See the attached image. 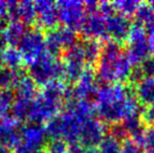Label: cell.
<instances>
[{"mask_svg":"<svg viewBox=\"0 0 154 153\" xmlns=\"http://www.w3.org/2000/svg\"><path fill=\"white\" fill-rule=\"evenodd\" d=\"M111 4L114 12L130 19L131 17L135 16L140 5V2L134 1V0H118V1L111 2Z\"/></svg>","mask_w":154,"mask_h":153,"instance_id":"13","label":"cell"},{"mask_svg":"<svg viewBox=\"0 0 154 153\" xmlns=\"http://www.w3.org/2000/svg\"><path fill=\"white\" fill-rule=\"evenodd\" d=\"M140 150L142 149L130 139H126L121 143L120 153H142Z\"/></svg>","mask_w":154,"mask_h":153,"instance_id":"16","label":"cell"},{"mask_svg":"<svg viewBox=\"0 0 154 153\" xmlns=\"http://www.w3.org/2000/svg\"><path fill=\"white\" fill-rule=\"evenodd\" d=\"M136 23L140 24L143 27L150 31L154 27V1L140 2V5L136 12L135 16Z\"/></svg>","mask_w":154,"mask_h":153,"instance_id":"10","label":"cell"},{"mask_svg":"<svg viewBox=\"0 0 154 153\" xmlns=\"http://www.w3.org/2000/svg\"><path fill=\"white\" fill-rule=\"evenodd\" d=\"M106 126L97 116L87 121L82 132L80 144L87 148L97 147L102 139L106 136Z\"/></svg>","mask_w":154,"mask_h":153,"instance_id":"5","label":"cell"},{"mask_svg":"<svg viewBox=\"0 0 154 153\" xmlns=\"http://www.w3.org/2000/svg\"><path fill=\"white\" fill-rule=\"evenodd\" d=\"M133 65L120 43L108 41L102 46L95 64V76L103 84H124L130 81Z\"/></svg>","mask_w":154,"mask_h":153,"instance_id":"2","label":"cell"},{"mask_svg":"<svg viewBox=\"0 0 154 153\" xmlns=\"http://www.w3.org/2000/svg\"><path fill=\"white\" fill-rule=\"evenodd\" d=\"M142 118L145 123H148L149 126H153L154 124V103L146 107V109L142 111Z\"/></svg>","mask_w":154,"mask_h":153,"instance_id":"17","label":"cell"},{"mask_svg":"<svg viewBox=\"0 0 154 153\" xmlns=\"http://www.w3.org/2000/svg\"><path fill=\"white\" fill-rule=\"evenodd\" d=\"M107 23L110 41L120 43V44L126 42L132 25L130 23L129 18H126L122 15L113 12L108 15Z\"/></svg>","mask_w":154,"mask_h":153,"instance_id":"6","label":"cell"},{"mask_svg":"<svg viewBox=\"0 0 154 153\" xmlns=\"http://www.w3.org/2000/svg\"><path fill=\"white\" fill-rule=\"evenodd\" d=\"M138 69L142 72L143 77H154V57L150 56L147 60H145L140 66Z\"/></svg>","mask_w":154,"mask_h":153,"instance_id":"15","label":"cell"},{"mask_svg":"<svg viewBox=\"0 0 154 153\" xmlns=\"http://www.w3.org/2000/svg\"><path fill=\"white\" fill-rule=\"evenodd\" d=\"M121 142L114 139L112 135L107 134L97 147L87 148L85 153H120Z\"/></svg>","mask_w":154,"mask_h":153,"instance_id":"12","label":"cell"},{"mask_svg":"<svg viewBox=\"0 0 154 153\" xmlns=\"http://www.w3.org/2000/svg\"><path fill=\"white\" fill-rule=\"evenodd\" d=\"M84 2H67L65 4V20L69 25L75 29H81L86 18Z\"/></svg>","mask_w":154,"mask_h":153,"instance_id":"9","label":"cell"},{"mask_svg":"<svg viewBox=\"0 0 154 153\" xmlns=\"http://www.w3.org/2000/svg\"><path fill=\"white\" fill-rule=\"evenodd\" d=\"M126 43V55L132 65L140 66L151 56L147 38V29L138 23H133L131 25V29Z\"/></svg>","mask_w":154,"mask_h":153,"instance_id":"3","label":"cell"},{"mask_svg":"<svg viewBox=\"0 0 154 153\" xmlns=\"http://www.w3.org/2000/svg\"><path fill=\"white\" fill-rule=\"evenodd\" d=\"M147 38H148V45H149V48H150L151 56L154 57V27L151 29L150 31H148Z\"/></svg>","mask_w":154,"mask_h":153,"instance_id":"18","label":"cell"},{"mask_svg":"<svg viewBox=\"0 0 154 153\" xmlns=\"http://www.w3.org/2000/svg\"><path fill=\"white\" fill-rule=\"evenodd\" d=\"M82 50H83L84 57H85L86 63L88 66L90 65H95L99 60L100 56H101L102 51V46L101 42L95 40H89V39H86V41L81 44Z\"/></svg>","mask_w":154,"mask_h":153,"instance_id":"11","label":"cell"},{"mask_svg":"<svg viewBox=\"0 0 154 153\" xmlns=\"http://www.w3.org/2000/svg\"><path fill=\"white\" fill-rule=\"evenodd\" d=\"M134 96L140 105L149 106L154 103V77H143L134 84Z\"/></svg>","mask_w":154,"mask_h":153,"instance_id":"8","label":"cell"},{"mask_svg":"<svg viewBox=\"0 0 154 153\" xmlns=\"http://www.w3.org/2000/svg\"><path fill=\"white\" fill-rule=\"evenodd\" d=\"M95 115L104 124L118 125L142 115V105L126 84H104L94 96Z\"/></svg>","mask_w":154,"mask_h":153,"instance_id":"1","label":"cell"},{"mask_svg":"<svg viewBox=\"0 0 154 153\" xmlns=\"http://www.w3.org/2000/svg\"><path fill=\"white\" fill-rule=\"evenodd\" d=\"M97 89H99V86H97V79L95 72L90 67H88L78 79V84L75 89V96L77 99H79V101L89 100L91 96H95Z\"/></svg>","mask_w":154,"mask_h":153,"instance_id":"7","label":"cell"},{"mask_svg":"<svg viewBox=\"0 0 154 153\" xmlns=\"http://www.w3.org/2000/svg\"><path fill=\"white\" fill-rule=\"evenodd\" d=\"M146 153H154V152H149V151H147Z\"/></svg>","mask_w":154,"mask_h":153,"instance_id":"19","label":"cell"},{"mask_svg":"<svg viewBox=\"0 0 154 153\" xmlns=\"http://www.w3.org/2000/svg\"><path fill=\"white\" fill-rule=\"evenodd\" d=\"M132 141L140 148L146 151L154 152V126L145 127L144 130Z\"/></svg>","mask_w":154,"mask_h":153,"instance_id":"14","label":"cell"},{"mask_svg":"<svg viewBox=\"0 0 154 153\" xmlns=\"http://www.w3.org/2000/svg\"><path fill=\"white\" fill-rule=\"evenodd\" d=\"M111 13H103L99 8L94 12L87 13L81 27V31L83 32L86 39L105 43L110 41L109 34H108L107 17Z\"/></svg>","mask_w":154,"mask_h":153,"instance_id":"4","label":"cell"}]
</instances>
